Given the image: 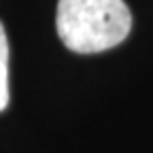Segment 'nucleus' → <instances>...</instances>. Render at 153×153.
<instances>
[{"label": "nucleus", "instance_id": "f257e3e1", "mask_svg": "<svg viewBox=\"0 0 153 153\" xmlns=\"http://www.w3.org/2000/svg\"><path fill=\"white\" fill-rule=\"evenodd\" d=\"M55 28L66 49L100 53L128 38L132 13L123 0H60Z\"/></svg>", "mask_w": 153, "mask_h": 153}, {"label": "nucleus", "instance_id": "f03ea898", "mask_svg": "<svg viewBox=\"0 0 153 153\" xmlns=\"http://www.w3.org/2000/svg\"><path fill=\"white\" fill-rule=\"evenodd\" d=\"M9 106V41L0 22V113Z\"/></svg>", "mask_w": 153, "mask_h": 153}]
</instances>
